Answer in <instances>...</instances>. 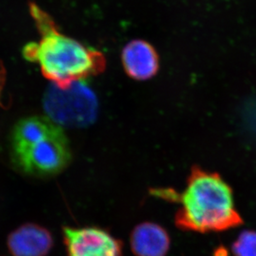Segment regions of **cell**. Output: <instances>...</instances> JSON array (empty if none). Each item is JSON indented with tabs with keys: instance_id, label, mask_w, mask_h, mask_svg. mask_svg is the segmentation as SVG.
<instances>
[{
	"instance_id": "obj_1",
	"label": "cell",
	"mask_w": 256,
	"mask_h": 256,
	"mask_svg": "<svg viewBox=\"0 0 256 256\" xmlns=\"http://www.w3.org/2000/svg\"><path fill=\"white\" fill-rule=\"evenodd\" d=\"M154 196L180 202L175 224L185 232H220L237 228L243 223L234 208L230 186L222 178L194 166L186 186L180 195L167 189H152Z\"/></svg>"
},
{
	"instance_id": "obj_2",
	"label": "cell",
	"mask_w": 256,
	"mask_h": 256,
	"mask_svg": "<svg viewBox=\"0 0 256 256\" xmlns=\"http://www.w3.org/2000/svg\"><path fill=\"white\" fill-rule=\"evenodd\" d=\"M30 8L42 38L39 42L26 45L22 55L26 60L38 63L45 78L60 88H66L73 82L103 70L104 59L102 54L58 32L36 5Z\"/></svg>"
},
{
	"instance_id": "obj_3",
	"label": "cell",
	"mask_w": 256,
	"mask_h": 256,
	"mask_svg": "<svg viewBox=\"0 0 256 256\" xmlns=\"http://www.w3.org/2000/svg\"><path fill=\"white\" fill-rule=\"evenodd\" d=\"M11 158L27 175L52 176L68 168L72 151L62 128L46 116H30L15 124L10 136Z\"/></svg>"
},
{
	"instance_id": "obj_4",
	"label": "cell",
	"mask_w": 256,
	"mask_h": 256,
	"mask_svg": "<svg viewBox=\"0 0 256 256\" xmlns=\"http://www.w3.org/2000/svg\"><path fill=\"white\" fill-rule=\"evenodd\" d=\"M44 108L48 118L60 127L82 128L96 120L98 102L94 92L80 80L66 88L52 83L44 96Z\"/></svg>"
},
{
	"instance_id": "obj_5",
	"label": "cell",
	"mask_w": 256,
	"mask_h": 256,
	"mask_svg": "<svg viewBox=\"0 0 256 256\" xmlns=\"http://www.w3.org/2000/svg\"><path fill=\"white\" fill-rule=\"evenodd\" d=\"M62 233L66 256H122V242L102 228L65 226Z\"/></svg>"
},
{
	"instance_id": "obj_6",
	"label": "cell",
	"mask_w": 256,
	"mask_h": 256,
	"mask_svg": "<svg viewBox=\"0 0 256 256\" xmlns=\"http://www.w3.org/2000/svg\"><path fill=\"white\" fill-rule=\"evenodd\" d=\"M7 246L12 256H46L54 246V237L44 226L26 223L10 233Z\"/></svg>"
},
{
	"instance_id": "obj_7",
	"label": "cell",
	"mask_w": 256,
	"mask_h": 256,
	"mask_svg": "<svg viewBox=\"0 0 256 256\" xmlns=\"http://www.w3.org/2000/svg\"><path fill=\"white\" fill-rule=\"evenodd\" d=\"M126 74L136 80H147L160 70V56L152 45L141 39L130 42L122 52Z\"/></svg>"
},
{
	"instance_id": "obj_8",
	"label": "cell",
	"mask_w": 256,
	"mask_h": 256,
	"mask_svg": "<svg viewBox=\"0 0 256 256\" xmlns=\"http://www.w3.org/2000/svg\"><path fill=\"white\" fill-rule=\"evenodd\" d=\"M130 246L136 256H166L170 237L164 228L152 222H144L134 228Z\"/></svg>"
},
{
	"instance_id": "obj_9",
	"label": "cell",
	"mask_w": 256,
	"mask_h": 256,
	"mask_svg": "<svg viewBox=\"0 0 256 256\" xmlns=\"http://www.w3.org/2000/svg\"><path fill=\"white\" fill-rule=\"evenodd\" d=\"M234 256H256V232L246 230L240 234L232 246Z\"/></svg>"
},
{
	"instance_id": "obj_10",
	"label": "cell",
	"mask_w": 256,
	"mask_h": 256,
	"mask_svg": "<svg viewBox=\"0 0 256 256\" xmlns=\"http://www.w3.org/2000/svg\"><path fill=\"white\" fill-rule=\"evenodd\" d=\"M226 252H225V250H218V252H216V256H226Z\"/></svg>"
}]
</instances>
